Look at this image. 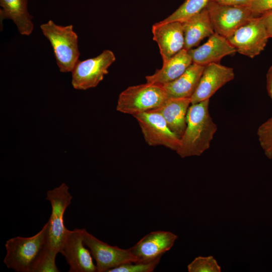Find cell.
Masks as SVG:
<instances>
[{
  "mask_svg": "<svg viewBox=\"0 0 272 272\" xmlns=\"http://www.w3.org/2000/svg\"><path fill=\"white\" fill-rule=\"evenodd\" d=\"M83 240L96 261L97 272H108L122 264L138 261L130 248L122 249L99 240L83 229Z\"/></svg>",
  "mask_w": 272,
  "mask_h": 272,
  "instance_id": "cell-10",
  "label": "cell"
},
{
  "mask_svg": "<svg viewBox=\"0 0 272 272\" xmlns=\"http://www.w3.org/2000/svg\"><path fill=\"white\" fill-rule=\"evenodd\" d=\"M177 237L169 231H153L144 236L130 249L138 261L149 262L161 257L169 251Z\"/></svg>",
  "mask_w": 272,
  "mask_h": 272,
  "instance_id": "cell-14",
  "label": "cell"
},
{
  "mask_svg": "<svg viewBox=\"0 0 272 272\" xmlns=\"http://www.w3.org/2000/svg\"><path fill=\"white\" fill-rule=\"evenodd\" d=\"M168 98L162 85L146 82L123 91L119 95L116 110L133 116L158 109Z\"/></svg>",
  "mask_w": 272,
  "mask_h": 272,
  "instance_id": "cell-4",
  "label": "cell"
},
{
  "mask_svg": "<svg viewBox=\"0 0 272 272\" xmlns=\"http://www.w3.org/2000/svg\"><path fill=\"white\" fill-rule=\"evenodd\" d=\"M210 99L192 104L186 116V127L176 153L181 158L199 156L209 149L217 130L209 109Z\"/></svg>",
  "mask_w": 272,
  "mask_h": 272,
  "instance_id": "cell-2",
  "label": "cell"
},
{
  "mask_svg": "<svg viewBox=\"0 0 272 272\" xmlns=\"http://www.w3.org/2000/svg\"><path fill=\"white\" fill-rule=\"evenodd\" d=\"M257 134L265 155L272 159V117L258 127Z\"/></svg>",
  "mask_w": 272,
  "mask_h": 272,
  "instance_id": "cell-22",
  "label": "cell"
},
{
  "mask_svg": "<svg viewBox=\"0 0 272 272\" xmlns=\"http://www.w3.org/2000/svg\"><path fill=\"white\" fill-rule=\"evenodd\" d=\"M189 272H220L221 267L212 256L196 257L187 266Z\"/></svg>",
  "mask_w": 272,
  "mask_h": 272,
  "instance_id": "cell-24",
  "label": "cell"
},
{
  "mask_svg": "<svg viewBox=\"0 0 272 272\" xmlns=\"http://www.w3.org/2000/svg\"><path fill=\"white\" fill-rule=\"evenodd\" d=\"M152 31L153 40L158 45L163 63L183 49L184 36L181 22H159L153 25Z\"/></svg>",
  "mask_w": 272,
  "mask_h": 272,
  "instance_id": "cell-13",
  "label": "cell"
},
{
  "mask_svg": "<svg viewBox=\"0 0 272 272\" xmlns=\"http://www.w3.org/2000/svg\"><path fill=\"white\" fill-rule=\"evenodd\" d=\"M161 257L149 262H130L110 269L108 272H152L160 261Z\"/></svg>",
  "mask_w": 272,
  "mask_h": 272,
  "instance_id": "cell-23",
  "label": "cell"
},
{
  "mask_svg": "<svg viewBox=\"0 0 272 272\" xmlns=\"http://www.w3.org/2000/svg\"><path fill=\"white\" fill-rule=\"evenodd\" d=\"M46 195V199L51 206V214L47 222L48 255L56 258L60 251L67 229L64 224L63 217L65 210L72 202L73 196L69 192V186L64 183L48 190Z\"/></svg>",
  "mask_w": 272,
  "mask_h": 272,
  "instance_id": "cell-5",
  "label": "cell"
},
{
  "mask_svg": "<svg viewBox=\"0 0 272 272\" xmlns=\"http://www.w3.org/2000/svg\"><path fill=\"white\" fill-rule=\"evenodd\" d=\"M220 4L232 6H248L252 0H213Z\"/></svg>",
  "mask_w": 272,
  "mask_h": 272,
  "instance_id": "cell-27",
  "label": "cell"
},
{
  "mask_svg": "<svg viewBox=\"0 0 272 272\" xmlns=\"http://www.w3.org/2000/svg\"><path fill=\"white\" fill-rule=\"evenodd\" d=\"M181 22L184 36L183 48L187 51L197 46L202 40L215 33L206 7Z\"/></svg>",
  "mask_w": 272,
  "mask_h": 272,
  "instance_id": "cell-16",
  "label": "cell"
},
{
  "mask_svg": "<svg viewBox=\"0 0 272 272\" xmlns=\"http://www.w3.org/2000/svg\"><path fill=\"white\" fill-rule=\"evenodd\" d=\"M133 117L138 122L148 145L163 146L176 152L178 149L180 138L170 128L160 113L153 110L138 114Z\"/></svg>",
  "mask_w": 272,
  "mask_h": 272,
  "instance_id": "cell-8",
  "label": "cell"
},
{
  "mask_svg": "<svg viewBox=\"0 0 272 272\" xmlns=\"http://www.w3.org/2000/svg\"><path fill=\"white\" fill-rule=\"evenodd\" d=\"M188 52L192 63L206 66L218 63L226 56L234 55L236 50L227 38L215 32L204 44Z\"/></svg>",
  "mask_w": 272,
  "mask_h": 272,
  "instance_id": "cell-15",
  "label": "cell"
},
{
  "mask_svg": "<svg viewBox=\"0 0 272 272\" xmlns=\"http://www.w3.org/2000/svg\"><path fill=\"white\" fill-rule=\"evenodd\" d=\"M256 15L272 10V0H252L248 6Z\"/></svg>",
  "mask_w": 272,
  "mask_h": 272,
  "instance_id": "cell-25",
  "label": "cell"
},
{
  "mask_svg": "<svg viewBox=\"0 0 272 272\" xmlns=\"http://www.w3.org/2000/svg\"><path fill=\"white\" fill-rule=\"evenodd\" d=\"M227 39L236 52L252 58L264 50L269 37L258 16L239 27Z\"/></svg>",
  "mask_w": 272,
  "mask_h": 272,
  "instance_id": "cell-9",
  "label": "cell"
},
{
  "mask_svg": "<svg viewBox=\"0 0 272 272\" xmlns=\"http://www.w3.org/2000/svg\"><path fill=\"white\" fill-rule=\"evenodd\" d=\"M40 28L52 47L60 72H72L80 55L78 37L73 25L60 26L49 20Z\"/></svg>",
  "mask_w": 272,
  "mask_h": 272,
  "instance_id": "cell-3",
  "label": "cell"
},
{
  "mask_svg": "<svg viewBox=\"0 0 272 272\" xmlns=\"http://www.w3.org/2000/svg\"><path fill=\"white\" fill-rule=\"evenodd\" d=\"M205 66L192 63L186 71L174 81L162 85L168 98H191L194 93Z\"/></svg>",
  "mask_w": 272,
  "mask_h": 272,
  "instance_id": "cell-20",
  "label": "cell"
},
{
  "mask_svg": "<svg viewBox=\"0 0 272 272\" xmlns=\"http://www.w3.org/2000/svg\"><path fill=\"white\" fill-rule=\"evenodd\" d=\"M233 68L215 62L205 66L196 88L190 98L191 104L210 98L221 87L233 80Z\"/></svg>",
  "mask_w": 272,
  "mask_h": 272,
  "instance_id": "cell-12",
  "label": "cell"
},
{
  "mask_svg": "<svg viewBox=\"0 0 272 272\" xmlns=\"http://www.w3.org/2000/svg\"><path fill=\"white\" fill-rule=\"evenodd\" d=\"M28 0H0L1 26L6 19L12 20L19 32L23 35H30L33 30L32 16L27 9Z\"/></svg>",
  "mask_w": 272,
  "mask_h": 272,
  "instance_id": "cell-19",
  "label": "cell"
},
{
  "mask_svg": "<svg viewBox=\"0 0 272 272\" xmlns=\"http://www.w3.org/2000/svg\"><path fill=\"white\" fill-rule=\"evenodd\" d=\"M192 63L187 50L182 49L171 57L154 74L146 77V82L164 85L171 82L182 75Z\"/></svg>",
  "mask_w": 272,
  "mask_h": 272,
  "instance_id": "cell-18",
  "label": "cell"
},
{
  "mask_svg": "<svg viewBox=\"0 0 272 272\" xmlns=\"http://www.w3.org/2000/svg\"><path fill=\"white\" fill-rule=\"evenodd\" d=\"M190 104V98H168L161 107L154 111L160 113L170 128L181 138L186 127V116Z\"/></svg>",
  "mask_w": 272,
  "mask_h": 272,
  "instance_id": "cell-17",
  "label": "cell"
},
{
  "mask_svg": "<svg viewBox=\"0 0 272 272\" xmlns=\"http://www.w3.org/2000/svg\"><path fill=\"white\" fill-rule=\"evenodd\" d=\"M266 88L268 95L272 100V65L266 74Z\"/></svg>",
  "mask_w": 272,
  "mask_h": 272,
  "instance_id": "cell-28",
  "label": "cell"
},
{
  "mask_svg": "<svg viewBox=\"0 0 272 272\" xmlns=\"http://www.w3.org/2000/svg\"><path fill=\"white\" fill-rule=\"evenodd\" d=\"M115 59L112 51L105 50L95 57L79 60L72 71L73 87L85 90L96 87L108 73V68Z\"/></svg>",
  "mask_w": 272,
  "mask_h": 272,
  "instance_id": "cell-7",
  "label": "cell"
},
{
  "mask_svg": "<svg viewBox=\"0 0 272 272\" xmlns=\"http://www.w3.org/2000/svg\"><path fill=\"white\" fill-rule=\"evenodd\" d=\"M48 224L46 223L35 235L28 237L17 236L5 244L6 254L4 263L17 272H39L48 254Z\"/></svg>",
  "mask_w": 272,
  "mask_h": 272,
  "instance_id": "cell-1",
  "label": "cell"
},
{
  "mask_svg": "<svg viewBox=\"0 0 272 272\" xmlns=\"http://www.w3.org/2000/svg\"><path fill=\"white\" fill-rule=\"evenodd\" d=\"M85 246L83 229H67L59 253L69 265V272H97L93 257Z\"/></svg>",
  "mask_w": 272,
  "mask_h": 272,
  "instance_id": "cell-11",
  "label": "cell"
},
{
  "mask_svg": "<svg viewBox=\"0 0 272 272\" xmlns=\"http://www.w3.org/2000/svg\"><path fill=\"white\" fill-rule=\"evenodd\" d=\"M259 17L265 26L269 38H272V10L261 14Z\"/></svg>",
  "mask_w": 272,
  "mask_h": 272,
  "instance_id": "cell-26",
  "label": "cell"
},
{
  "mask_svg": "<svg viewBox=\"0 0 272 272\" xmlns=\"http://www.w3.org/2000/svg\"><path fill=\"white\" fill-rule=\"evenodd\" d=\"M215 33L228 38L237 29L258 17L248 6H232L210 0L206 7Z\"/></svg>",
  "mask_w": 272,
  "mask_h": 272,
  "instance_id": "cell-6",
  "label": "cell"
},
{
  "mask_svg": "<svg viewBox=\"0 0 272 272\" xmlns=\"http://www.w3.org/2000/svg\"><path fill=\"white\" fill-rule=\"evenodd\" d=\"M210 0H185L183 4L168 17L160 21L182 22L196 14L204 9Z\"/></svg>",
  "mask_w": 272,
  "mask_h": 272,
  "instance_id": "cell-21",
  "label": "cell"
}]
</instances>
